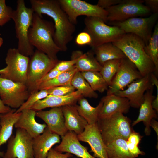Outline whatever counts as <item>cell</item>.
<instances>
[{
    "mask_svg": "<svg viewBox=\"0 0 158 158\" xmlns=\"http://www.w3.org/2000/svg\"><path fill=\"white\" fill-rule=\"evenodd\" d=\"M142 77L133 63L127 58L122 59L119 68L108 86L107 95L123 90L126 86Z\"/></svg>",
    "mask_w": 158,
    "mask_h": 158,
    "instance_id": "14",
    "label": "cell"
},
{
    "mask_svg": "<svg viewBox=\"0 0 158 158\" xmlns=\"http://www.w3.org/2000/svg\"><path fill=\"white\" fill-rule=\"evenodd\" d=\"M81 73L95 91L102 93L107 90L108 85L99 72L86 71Z\"/></svg>",
    "mask_w": 158,
    "mask_h": 158,
    "instance_id": "32",
    "label": "cell"
},
{
    "mask_svg": "<svg viewBox=\"0 0 158 158\" xmlns=\"http://www.w3.org/2000/svg\"><path fill=\"white\" fill-rule=\"evenodd\" d=\"M34 13L31 8L26 6L24 0H18L16 9L13 10L11 17L14 22L16 37L18 40L17 49L21 54L29 57L32 56L35 51L28 38Z\"/></svg>",
    "mask_w": 158,
    "mask_h": 158,
    "instance_id": "4",
    "label": "cell"
},
{
    "mask_svg": "<svg viewBox=\"0 0 158 158\" xmlns=\"http://www.w3.org/2000/svg\"><path fill=\"white\" fill-rule=\"evenodd\" d=\"M123 1V0H99L97 5L106 10L111 6L121 3Z\"/></svg>",
    "mask_w": 158,
    "mask_h": 158,
    "instance_id": "41",
    "label": "cell"
},
{
    "mask_svg": "<svg viewBox=\"0 0 158 158\" xmlns=\"http://www.w3.org/2000/svg\"><path fill=\"white\" fill-rule=\"evenodd\" d=\"M84 23L86 31L92 37L91 47L92 48L105 43L115 42L126 34L118 27L108 25L98 17H86Z\"/></svg>",
    "mask_w": 158,
    "mask_h": 158,
    "instance_id": "7",
    "label": "cell"
},
{
    "mask_svg": "<svg viewBox=\"0 0 158 158\" xmlns=\"http://www.w3.org/2000/svg\"><path fill=\"white\" fill-rule=\"evenodd\" d=\"M11 110V108L5 105L0 99V114L7 113Z\"/></svg>",
    "mask_w": 158,
    "mask_h": 158,
    "instance_id": "46",
    "label": "cell"
},
{
    "mask_svg": "<svg viewBox=\"0 0 158 158\" xmlns=\"http://www.w3.org/2000/svg\"><path fill=\"white\" fill-rule=\"evenodd\" d=\"M59 60L50 59L44 53L36 50L30 57L27 72L26 85L30 94L39 91L44 77L53 69Z\"/></svg>",
    "mask_w": 158,
    "mask_h": 158,
    "instance_id": "5",
    "label": "cell"
},
{
    "mask_svg": "<svg viewBox=\"0 0 158 158\" xmlns=\"http://www.w3.org/2000/svg\"><path fill=\"white\" fill-rule=\"evenodd\" d=\"M144 2L153 13H158V0H145Z\"/></svg>",
    "mask_w": 158,
    "mask_h": 158,
    "instance_id": "44",
    "label": "cell"
},
{
    "mask_svg": "<svg viewBox=\"0 0 158 158\" xmlns=\"http://www.w3.org/2000/svg\"><path fill=\"white\" fill-rule=\"evenodd\" d=\"M144 2L142 0H123L121 3L107 8V21L122 22L134 17L150 15L151 10Z\"/></svg>",
    "mask_w": 158,
    "mask_h": 158,
    "instance_id": "9",
    "label": "cell"
},
{
    "mask_svg": "<svg viewBox=\"0 0 158 158\" xmlns=\"http://www.w3.org/2000/svg\"><path fill=\"white\" fill-rule=\"evenodd\" d=\"M33 139L24 130L17 128L16 134L8 141L3 158H34Z\"/></svg>",
    "mask_w": 158,
    "mask_h": 158,
    "instance_id": "13",
    "label": "cell"
},
{
    "mask_svg": "<svg viewBox=\"0 0 158 158\" xmlns=\"http://www.w3.org/2000/svg\"><path fill=\"white\" fill-rule=\"evenodd\" d=\"M75 105H68L62 107L66 129L78 135L83 131L88 124L79 114Z\"/></svg>",
    "mask_w": 158,
    "mask_h": 158,
    "instance_id": "24",
    "label": "cell"
},
{
    "mask_svg": "<svg viewBox=\"0 0 158 158\" xmlns=\"http://www.w3.org/2000/svg\"><path fill=\"white\" fill-rule=\"evenodd\" d=\"M1 129V126L0 124V130Z\"/></svg>",
    "mask_w": 158,
    "mask_h": 158,
    "instance_id": "49",
    "label": "cell"
},
{
    "mask_svg": "<svg viewBox=\"0 0 158 158\" xmlns=\"http://www.w3.org/2000/svg\"><path fill=\"white\" fill-rule=\"evenodd\" d=\"M61 138L59 144L54 148L55 150L61 152L73 154L80 158H96L80 143L77 135L73 132L68 131Z\"/></svg>",
    "mask_w": 158,
    "mask_h": 158,
    "instance_id": "19",
    "label": "cell"
},
{
    "mask_svg": "<svg viewBox=\"0 0 158 158\" xmlns=\"http://www.w3.org/2000/svg\"><path fill=\"white\" fill-rule=\"evenodd\" d=\"M36 116L43 120L52 132L61 138L68 131L65 126L62 107L51 108L47 111H37Z\"/></svg>",
    "mask_w": 158,
    "mask_h": 158,
    "instance_id": "17",
    "label": "cell"
},
{
    "mask_svg": "<svg viewBox=\"0 0 158 158\" xmlns=\"http://www.w3.org/2000/svg\"><path fill=\"white\" fill-rule=\"evenodd\" d=\"M16 110L13 109L9 112L0 114V148L8 141L12 136L15 124L21 114L20 112H16ZM4 154L0 150V158L3 157Z\"/></svg>",
    "mask_w": 158,
    "mask_h": 158,
    "instance_id": "26",
    "label": "cell"
},
{
    "mask_svg": "<svg viewBox=\"0 0 158 158\" xmlns=\"http://www.w3.org/2000/svg\"><path fill=\"white\" fill-rule=\"evenodd\" d=\"M126 141L119 138L106 144L108 158H136L129 151Z\"/></svg>",
    "mask_w": 158,
    "mask_h": 158,
    "instance_id": "29",
    "label": "cell"
},
{
    "mask_svg": "<svg viewBox=\"0 0 158 158\" xmlns=\"http://www.w3.org/2000/svg\"><path fill=\"white\" fill-rule=\"evenodd\" d=\"M80 141L87 143L90 146L94 156L97 158H108L106 145L103 140L97 122L87 124L83 131L77 135Z\"/></svg>",
    "mask_w": 158,
    "mask_h": 158,
    "instance_id": "16",
    "label": "cell"
},
{
    "mask_svg": "<svg viewBox=\"0 0 158 158\" xmlns=\"http://www.w3.org/2000/svg\"><path fill=\"white\" fill-rule=\"evenodd\" d=\"M61 141L60 136L47 126L42 134L33 139L34 158H46L52 147Z\"/></svg>",
    "mask_w": 158,
    "mask_h": 158,
    "instance_id": "21",
    "label": "cell"
},
{
    "mask_svg": "<svg viewBox=\"0 0 158 158\" xmlns=\"http://www.w3.org/2000/svg\"><path fill=\"white\" fill-rule=\"evenodd\" d=\"M62 73V72L58 71L52 69L42 79L41 82V83L55 78Z\"/></svg>",
    "mask_w": 158,
    "mask_h": 158,
    "instance_id": "45",
    "label": "cell"
},
{
    "mask_svg": "<svg viewBox=\"0 0 158 158\" xmlns=\"http://www.w3.org/2000/svg\"><path fill=\"white\" fill-rule=\"evenodd\" d=\"M46 158H76L69 153L62 152L58 151L54 148H51L49 151Z\"/></svg>",
    "mask_w": 158,
    "mask_h": 158,
    "instance_id": "40",
    "label": "cell"
},
{
    "mask_svg": "<svg viewBox=\"0 0 158 158\" xmlns=\"http://www.w3.org/2000/svg\"><path fill=\"white\" fill-rule=\"evenodd\" d=\"M42 17L34 13L32 24L28 33L29 41L37 50L45 54L51 59L58 60L57 54L61 50L54 40V27Z\"/></svg>",
    "mask_w": 158,
    "mask_h": 158,
    "instance_id": "2",
    "label": "cell"
},
{
    "mask_svg": "<svg viewBox=\"0 0 158 158\" xmlns=\"http://www.w3.org/2000/svg\"><path fill=\"white\" fill-rule=\"evenodd\" d=\"M30 59L29 57L21 54L17 49L9 48L5 59L6 66L0 69V77L26 84Z\"/></svg>",
    "mask_w": 158,
    "mask_h": 158,
    "instance_id": "8",
    "label": "cell"
},
{
    "mask_svg": "<svg viewBox=\"0 0 158 158\" xmlns=\"http://www.w3.org/2000/svg\"><path fill=\"white\" fill-rule=\"evenodd\" d=\"M153 89L152 87L145 92L143 102L139 108V115L131 125L132 126H133L139 122H142L145 126L144 132L147 136H149L151 134V121L153 118H158V113L152 106V102L155 97L153 95Z\"/></svg>",
    "mask_w": 158,
    "mask_h": 158,
    "instance_id": "20",
    "label": "cell"
},
{
    "mask_svg": "<svg viewBox=\"0 0 158 158\" xmlns=\"http://www.w3.org/2000/svg\"><path fill=\"white\" fill-rule=\"evenodd\" d=\"M97 123L105 144L116 138L127 140L134 130L130 119L121 112L105 118H98Z\"/></svg>",
    "mask_w": 158,
    "mask_h": 158,
    "instance_id": "6",
    "label": "cell"
},
{
    "mask_svg": "<svg viewBox=\"0 0 158 158\" xmlns=\"http://www.w3.org/2000/svg\"><path fill=\"white\" fill-rule=\"evenodd\" d=\"M3 42V38L0 37V47L2 45Z\"/></svg>",
    "mask_w": 158,
    "mask_h": 158,
    "instance_id": "48",
    "label": "cell"
},
{
    "mask_svg": "<svg viewBox=\"0 0 158 158\" xmlns=\"http://www.w3.org/2000/svg\"><path fill=\"white\" fill-rule=\"evenodd\" d=\"M31 8L41 16L46 14L52 18L54 23V39L61 51H66L73 39L75 25L70 20L57 0H30Z\"/></svg>",
    "mask_w": 158,
    "mask_h": 158,
    "instance_id": "1",
    "label": "cell"
},
{
    "mask_svg": "<svg viewBox=\"0 0 158 158\" xmlns=\"http://www.w3.org/2000/svg\"><path fill=\"white\" fill-rule=\"evenodd\" d=\"M158 18V13H152L147 17H134L120 22H111L125 33L132 34L141 39L145 45L147 44L152 35V30Z\"/></svg>",
    "mask_w": 158,
    "mask_h": 158,
    "instance_id": "11",
    "label": "cell"
},
{
    "mask_svg": "<svg viewBox=\"0 0 158 158\" xmlns=\"http://www.w3.org/2000/svg\"><path fill=\"white\" fill-rule=\"evenodd\" d=\"M80 158L78 157V158Z\"/></svg>",
    "mask_w": 158,
    "mask_h": 158,
    "instance_id": "50",
    "label": "cell"
},
{
    "mask_svg": "<svg viewBox=\"0 0 158 158\" xmlns=\"http://www.w3.org/2000/svg\"><path fill=\"white\" fill-rule=\"evenodd\" d=\"M82 97L78 90L63 96L48 95L44 99L37 101L29 109L37 111L47 108L62 107L68 105H75L79 99Z\"/></svg>",
    "mask_w": 158,
    "mask_h": 158,
    "instance_id": "22",
    "label": "cell"
},
{
    "mask_svg": "<svg viewBox=\"0 0 158 158\" xmlns=\"http://www.w3.org/2000/svg\"><path fill=\"white\" fill-rule=\"evenodd\" d=\"M62 8L70 21L75 25L77 18L80 16L100 18L107 22L108 12L97 5H93L80 0H58Z\"/></svg>",
    "mask_w": 158,
    "mask_h": 158,
    "instance_id": "10",
    "label": "cell"
},
{
    "mask_svg": "<svg viewBox=\"0 0 158 158\" xmlns=\"http://www.w3.org/2000/svg\"><path fill=\"white\" fill-rule=\"evenodd\" d=\"M121 59L109 60L105 62L102 66L99 72L109 86L111 85L113 78L119 68Z\"/></svg>",
    "mask_w": 158,
    "mask_h": 158,
    "instance_id": "34",
    "label": "cell"
},
{
    "mask_svg": "<svg viewBox=\"0 0 158 158\" xmlns=\"http://www.w3.org/2000/svg\"><path fill=\"white\" fill-rule=\"evenodd\" d=\"M13 10L6 5L5 0H0V26H2L11 19Z\"/></svg>",
    "mask_w": 158,
    "mask_h": 158,
    "instance_id": "36",
    "label": "cell"
},
{
    "mask_svg": "<svg viewBox=\"0 0 158 158\" xmlns=\"http://www.w3.org/2000/svg\"><path fill=\"white\" fill-rule=\"evenodd\" d=\"M93 48L95 58L102 66L109 60L127 58L122 51L112 42L105 43Z\"/></svg>",
    "mask_w": 158,
    "mask_h": 158,
    "instance_id": "27",
    "label": "cell"
},
{
    "mask_svg": "<svg viewBox=\"0 0 158 158\" xmlns=\"http://www.w3.org/2000/svg\"><path fill=\"white\" fill-rule=\"evenodd\" d=\"M76 59H71L69 61H59L52 69L61 72H67L76 68Z\"/></svg>",
    "mask_w": 158,
    "mask_h": 158,
    "instance_id": "38",
    "label": "cell"
},
{
    "mask_svg": "<svg viewBox=\"0 0 158 158\" xmlns=\"http://www.w3.org/2000/svg\"><path fill=\"white\" fill-rule=\"evenodd\" d=\"M94 55V52L92 51L83 53L80 50L74 51L72 53L71 59L76 60L75 68L80 72H100L102 66L97 61Z\"/></svg>",
    "mask_w": 158,
    "mask_h": 158,
    "instance_id": "25",
    "label": "cell"
},
{
    "mask_svg": "<svg viewBox=\"0 0 158 158\" xmlns=\"http://www.w3.org/2000/svg\"><path fill=\"white\" fill-rule=\"evenodd\" d=\"M136 66L142 77L155 72L154 65L145 52L144 42L135 35L126 33L112 42Z\"/></svg>",
    "mask_w": 158,
    "mask_h": 158,
    "instance_id": "3",
    "label": "cell"
},
{
    "mask_svg": "<svg viewBox=\"0 0 158 158\" xmlns=\"http://www.w3.org/2000/svg\"><path fill=\"white\" fill-rule=\"evenodd\" d=\"M14 127L25 130L32 138L42 134L47 127L45 123H37L35 119L36 111L31 109L23 110Z\"/></svg>",
    "mask_w": 158,
    "mask_h": 158,
    "instance_id": "23",
    "label": "cell"
},
{
    "mask_svg": "<svg viewBox=\"0 0 158 158\" xmlns=\"http://www.w3.org/2000/svg\"><path fill=\"white\" fill-rule=\"evenodd\" d=\"M128 148L131 153L135 158L139 155H144L145 153L140 150L138 146L133 144L128 140L126 141Z\"/></svg>",
    "mask_w": 158,
    "mask_h": 158,
    "instance_id": "42",
    "label": "cell"
},
{
    "mask_svg": "<svg viewBox=\"0 0 158 158\" xmlns=\"http://www.w3.org/2000/svg\"><path fill=\"white\" fill-rule=\"evenodd\" d=\"M71 85L79 91L84 97L97 98L98 97V94L92 89L81 72L78 71L73 75Z\"/></svg>",
    "mask_w": 158,
    "mask_h": 158,
    "instance_id": "30",
    "label": "cell"
},
{
    "mask_svg": "<svg viewBox=\"0 0 158 158\" xmlns=\"http://www.w3.org/2000/svg\"><path fill=\"white\" fill-rule=\"evenodd\" d=\"M150 74L134 81L129 85L127 89L118 91L114 94L127 98L130 107L139 108L143 102L146 91L153 87L151 81Z\"/></svg>",
    "mask_w": 158,
    "mask_h": 158,
    "instance_id": "15",
    "label": "cell"
},
{
    "mask_svg": "<svg viewBox=\"0 0 158 158\" xmlns=\"http://www.w3.org/2000/svg\"><path fill=\"white\" fill-rule=\"evenodd\" d=\"M78 70L75 68L67 72H62L55 78L41 83L39 90H47L55 87L71 85L72 78Z\"/></svg>",
    "mask_w": 158,
    "mask_h": 158,
    "instance_id": "31",
    "label": "cell"
},
{
    "mask_svg": "<svg viewBox=\"0 0 158 158\" xmlns=\"http://www.w3.org/2000/svg\"><path fill=\"white\" fill-rule=\"evenodd\" d=\"M153 32L145 45L144 49L147 54L153 62L155 68L156 75L158 72V23L155 26Z\"/></svg>",
    "mask_w": 158,
    "mask_h": 158,
    "instance_id": "33",
    "label": "cell"
},
{
    "mask_svg": "<svg viewBox=\"0 0 158 158\" xmlns=\"http://www.w3.org/2000/svg\"><path fill=\"white\" fill-rule=\"evenodd\" d=\"M48 95L47 90H39L30 94L26 101L16 110V112H20L24 109H30L35 103L46 98Z\"/></svg>",
    "mask_w": 158,
    "mask_h": 158,
    "instance_id": "35",
    "label": "cell"
},
{
    "mask_svg": "<svg viewBox=\"0 0 158 158\" xmlns=\"http://www.w3.org/2000/svg\"><path fill=\"white\" fill-rule=\"evenodd\" d=\"M101 100L103 104L98 118H106L117 112L127 113L130 107L127 98L114 94L107 95L103 97Z\"/></svg>",
    "mask_w": 158,
    "mask_h": 158,
    "instance_id": "18",
    "label": "cell"
},
{
    "mask_svg": "<svg viewBox=\"0 0 158 158\" xmlns=\"http://www.w3.org/2000/svg\"><path fill=\"white\" fill-rule=\"evenodd\" d=\"M142 137L139 133L133 130L127 140L133 144L138 146Z\"/></svg>",
    "mask_w": 158,
    "mask_h": 158,
    "instance_id": "43",
    "label": "cell"
},
{
    "mask_svg": "<svg viewBox=\"0 0 158 158\" xmlns=\"http://www.w3.org/2000/svg\"><path fill=\"white\" fill-rule=\"evenodd\" d=\"M150 126L154 129L157 136V146L158 145V122L154 118L152 119L150 121Z\"/></svg>",
    "mask_w": 158,
    "mask_h": 158,
    "instance_id": "47",
    "label": "cell"
},
{
    "mask_svg": "<svg viewBox=\"0 0 158 158\" xmlns=\"http://www.w3.org/2000/svg\"><path fill=\"white\" fill-rule=\"evenodd\" d=\"M30 94L25 84L0 77V97L5 105L11 109H18Z\"/></svg>",
    "mask_w": 158,
    "mask_h": 158,
    "instance_id": "12",
    "label": "cell"
},
{
    "mask_svg": "<svg viewBox=\"0 0 158 158\" xmlns=\"http://www.w3.org/2000/svg\"><path fill=\"white\" fill-rule=\"evenodd\" d=\"M48 95L56 96H63L71 93L75 90L71 85L54 87L47 90Z\"/></svg>",
    "mask_w": 158,
    "mask_h": 158,
    "instance_id": "37",
    "label": "cell"
},
{
    "mask_svg": "<svg viewBox=\"0 0 158 158\" xmlns=\"http://www.w3.org/2000/svg\"><path fill=\"white\" fill-rule=\"evenodd\" d=\"M75 42L78 45H87L91 46L92 43V39L90 34L85 31L78 34L76 36Z\"/></svg>",
    "mask_w": 158,
    "mask_h": 158,
    "instance_id": "39",
    "label": "cell"
},
{
    "mask_svg": "<svg viewBox=\"0 0 158 158\" xmlns=\"http://www.w3.org/2000/svg\"><path fill=\"white\" fill-rule=\"evenodd\" d=\"M78 105H75L79 114L83 118L89 125L97 122L99 111L102 106L101 100L95 107L91 106L87 99L82 97L78 101Z\"/></svg>",
    "mask_w": 158,
    "mask_h": 158,
    "instance_id": "28",
    "label": "cell"
}]
</instances>
